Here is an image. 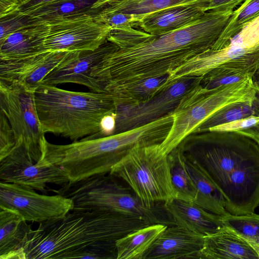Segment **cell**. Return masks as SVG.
Masks as SVG:
<instances>
[{
    "mask_svg": "<svg viewBox=\"0 0 259 259\" xmlns=\"http://www.w3.org/2000/svg\"><path fill=\"white\" fill-rule=\"evenodd\" d=\"M259 16V0H245L233 11L225 28L210 49L221 50L248 23Z\"/></svg>",
    "mask_w": 259,
    "mask_h": 259,
    "instance_id": "obj_29",
    "label": "cell"
},
{
    "mask_svg": "<svg viewBox=\"0 0 259 259\" xmlns=\"http://www.w3.org/2000/svg\"><path fill=\"white\" fill-rule=\"evenodd\" d=\"M259 69V47L244 48L228 45L219 50L209 49L187 61L168 74L166 84L170 87L182 77H203L205 87L220 79L233 76L244 77Z\"/></svg>",
    "mask_w": 259,
    "mask_h": 259,
    "instance_id": "obj_9",
    "label": "cell"
},
{
    "mask_svg": "<svg viewBox=\"0 0 259 259\" xmlns=\"http://www.w3.org/2000/svg\"><path fill=\"white\" fill-rule=\"evenodd\" d=\"M185 160L197 190L196 198L193 202L215 214L225 216L230 214L226 209L222 195L204 169L196 162L186 156Z\"/></svg>",
    "mask_w": 259,
    "mask_h": 259,
    "instance_id": "obj_24",
    "label": "cell"
},
{
    "mask_svg": "<svg viewBox=\"0 0 259 259\" xmlns=\"http://www.w3.org/2000/svg\"><path fill=\"white\" fill-rule=\"evenodd\" d=\"M71 52H47L21 59L0 61V80L35 92L44 78Z\"/></svg>",
    "mask_w": 259,
    "mask_h": 259,
    "instance_id": "obj_16",
    "label": "cell"
},
{
    "mask_svg": "<svg viewBox=\"0 0 259 259\" xmlns=\"http://www.w3.org/2000/svg\"><path fill=\"white\" fill-rule=\"evenodd\" d=\"M113 1L114 0H98L94 5L93 8L100 11L103 7Z\"/></svg>",
    "mask_w": 259,
    "mask_h": 259,
    "instance_id": "obj_42",
    "label": "cell"
},
{
    "mask_svg": "<svg viewBox=\"0 0 259 259\" xmlns=\"http://www.w3.org/2000/svg\"><path fill=\"white\" fill-rule=\"evenodd\" d=\"M168 78L166 75L118 84L106 89L105 92L111 96L115 107L138 104L151 100L168 88Z\"/></svg>",
    "mask_w": 259,
    "mask_h": 259,
    "instance_id": "obj_23",
    "label": "cell"
},
{
    "mask_svg": "<svg viewBox=\"0 0 259 259\" xmlns=\"http://www.w3.org/2000/svg\"><path fill=\"white\" fill-rule=\"evenodd\" d=\"M224 226L232 229L244 239L259 256V214L255 212L247 214L222 216Z\"/></svg>",
    "mask_w": 259,
    "mask_h": 259,
    "instance_id": "obj_30",
    "label": "cell"
},
{
    "mask_svg": "<svg viewBox=\"0 0 259 259\" xmlns=\"http://www.w3.org/2000/svg\"><path fill=\"white\" fill-rule=\"evenodd\" d=\"M25 185L0 181V207L38 223L62 218L74 209L73 200L60 194H40Z\"/></svg>",
    "mask_w": 259,
    "mask_h": 259,
    "instance_id": "obj_12",
    "label": "cell"
},
{
    "mask_svg": "<svg viewBox=\"0 0 259 259\" xmlns=\"http://www.w3.org/2000/svg\"><path fill=\"white\" fill-rule=\"evenodd\" d=\"M233 10L208 11L197 20L160 34L134 27L111 30L112 47L93 73L108 88L168 75L195 56L210 49L225 28Z\"/></svg>",
    "mask_w": 259,
    "mask_h": 259,
    "instance_id": "obj_1",
    "label": "cell"
},
{
    "mask_svg": "<svg viewBox=\"0 0 259 259\" xmlns=\"http://www.w3.org/2000/svg\"><path fill=\"white\" fill-rule=\"evenodd\" d=\"M207 5L195 4L166 9L145 16L136 27L151 34L166 33L200 18L207 12Z\"/></svg>",
    "mask_w": 259,
    "mask_h": 259,
    "instance_id": "obj_20",
    "label": "cell"
},
{
    "mask_svg": "<svg viewBox=\"0 0 259 259\" xmlns=\"http://www.w3.org/2000/svg\"><path fill=\"white\" fill-rule=\"evenodd\" d=\"M167 226L162 224L149 225L116 240L117 259H142L156 238Z\"/></svg>",
    "mask_w": 259,
    "mask_h": 259,
    "instance_id": "obj_27",
    "label": "cell"
},
{
    "mask_svg": "<svg viewBox=\"0 0 259 259\" xmlns=\"http://www.w3.org/2000/svg\"><path fill=\"white\" fill-rule=\"evenodd\" d=\"M258 123L259 115H251L213 126L208 132L238 131L251 127Z\"/></svg>",
    "mask_w": 259,
    "mask_h": 259,
    "instance_id": "obj_37",
    "label": "cell"
},
{
    "mask_svg": "<svg viewBox=\"0 0 259 259\" xmlns=\"http://www.w3.org/2000/svg\"><path fill=\"white\" fill-rule=\"evenodd\" d=\"M167 156L175 198L194 202L197 190L186 168L185 156L181 146L172 151Z\"/></svg>",
    "mask_w": 259,
    "mask_h": 259,
    "instance_id": "obj_28",
    "label": "cell"
},
{
    "mask_svg": "<svg viewBox=\"0 0 259 259\" xmlns=\"http://www.w3.org/2000/svg\"><path fill=\"white\" fill-rule=\"evenodd\" d=\"M0 108L14 131L16 144L23 143L31 158L39 162L45 134L38 119L34 92L0 80Z\"/></svg>",
    "mask_w": 259,
    "mask_h": 259,
    "instance_id": "obj_10",
    "label": "cell"
},
{
    "mask_svg": "<svg viewBox=\"0 0 259 259\" xmlns=\"http://www.w3.org/2000/svg\"><path fill=\"white\" fill-rule=\"evenodd\" d=\"M131 215L101 210H75L39 223L28 234L25 259L65 258L68 254L99 241H114L151 225Z\"/></svg>",
    "mask_w": 259,
    "mask_h": 259,
    "instance_id": "obj_3",
    "label": "cell"
},
{
    "mask_svg": "<svg viewBox=\"0 0 259 259\" xmlns=\"http://www.w3.org/2000/svg\"><path fill=\"white\" fill-rule=\"evenodd\" d=\"M254 104H240L217 112L202 122L194 133L206 132L219 124L255 115Z\"/></svg>",
    "mask_w": 259,
    "mask_h": 259,
    "instance_id": "obj_31",
    "label": "cell"
},
{
    "mask_svg": "<svg viewBox=\"0 0 259 259\" xmlns=\"http://www.w3.org/2000/svg\"><path fill=\"white\" fill-rule=\"evenodd\" d=\"M203 77L185 76L147 102L116 106L113 134L138 127L171 113L183 96L201 83Z\"/></svg>",
    "mask_w": 259,
    "mask_h": 259,
    "instance_id": "obj_13",
    "label": "cell"
},
{
    "mask_svg": "<svg viewBox=\"0 0 259 259\" xmlns=\"http://www.w3.org/2000/svg\"><path fill=\"white\" fill-rule=\"evenodd\" d=\"M95 17L100 22L110 26L111 30L135 28L140 21L135 15L120 13L103 15L98 12Z\"/></svg>",
    "mask_w": 259,
    "mask_h": 259,
    "instance_id": "obj_35",
    "label": "cell"
},
{
    "mask_svg": "<svg viewBox=\"0 0 259 259\" xmlns=\"http://www.w3.org/2000/svg\"><path fill=\"white\" fill-rule=\"evenodd\" d=\"M240 132L253 139L259 145V123L257 124Z\"/></svg>",
    "mask_w": 259,
    "mask_h": 259,
    "instance_id": "obj_41",
    "label": "cell"
},
{
    "mask_svg": "<svg viewBox=\"0 0 259 259\" xmlns=\"http://www.w3.org/2000/svg\"><path fill=\"white\" fill-rule=\"evenodd\" d=\"M46 23H38L0 40V61L21 59L44 52Z\"/></svg>",
    "mask_w": 259,
    "mask_h": 259,
    "instance_id": "obj_22",
    "label": "cell"
},
{
    "mask_svg": "<svg viewBox=\"0 0 259 259\" xmlns=\"http://www.w3.org/2000/svg\"><path fill=\"white\" fill-rule=\"evenodd\" d=\"M65 258L117 259L115 242H95L68 254Z\"/></svg>",
    "mask_w": 259,
    "mask_h": 259,
    "instance_id": "obj_32",
    "label": "cell"
},
{
    "mask_svg": "<svg viewBox=\"0 0 259 259\" xmlns=\"http://www.w3.org/2000/svg\"><path fill=\"white\" fill-rule=\"evenodd\" d=\"M31 226L17 212L0 207L1 259H25L23 249Z\"/></svg>",
    "mask_w": 259,
    "mask_h": 259,
    "instance_id": "obj_21",
    "label": "cell"
},
{
    "mask_svg": "<svg viewBox=\"0 0 259 259\" xmlns=\"http://www.w3.org/2000/svg\"><path fill=\"white\" fill-rule=\"evenodd\" d=\"M19 4V7L23 5L25 3L29 1L30 0H15Z\"/></svg>",
    "mask_w": 259,
    "mask_h": 259,
    "instance_id": "obj_43",
    "label": "cell"
},
{
    "mask_svg": "<svg viewBox=\"0 0 259 259\" xmlns=\"http://www.w3.org/2000/svg\"><path fill=\"white\" fill-rule=\"evenodd\" d=\"M97 1L54 0L22 14L29 16L36 22L44 23L85 14L96 15L99 10L93 7Z\"/></svg>",
    "mask_w": 259,
    "mask_h": 259,
    "instance_id": "obj_26",
    "label": "cell"
},
{
    "mask_svg": "<svg viewBox=\"0 0 259 259\" xmlns=\"http://www.w3.org/2000/svg\"><path fill=\"white\" fill-rule=\"evenodd\" d=\"M19 7V5L15 0H0V18L18 12Z\"/></svg>",
    "mask_w": 259,
    "mask_h": 259,
    "instance_id": "obj_39",
    "label": "cell"
},
{
    "mask_svg": "<svg viewBox=\"0 0 259 259\" xmlns=\"http://www.w3.org/2000/svg\"><path fill=\"white\" fill-rule=\"evenodd\" d=\"M254 74L240 80L206 89L201 83L191 88L172 112L173 122L160 151L168 155L177 148L205 120L218 112L240 104H254L258 89Z\"/></svg>",
    "mask_w": 259,
    "mask_h": 259,
    "instance_id": "obj_6",
    "label": "cell"
},
{
    "mask_svg": "<svg viewBox=\"0 0 259 259\" xmlns=\"http://www.w3.org/2000/svg\"><path fill=\"white\" fill-rule=\"evenodd\" d=\"M164 207L176 225L204 236L217 232L224 226L222 216L193 202L174 198L164 202Z\"/></svg>",
    "mask_w": 259,
    "mask_h": 259,
    "instance_id": "obj_18",
    "label": "cell"
},
{
    "mask_svg": "<svg viewBox=\"0 0 259 259\" xmlns=\"http://www.w3.org/2000/svg\"><path fill=\"white\" fill-rule=\"evenodd\" d=\"M164 130L155 120L136 128L94 139L83 138L68 144L58 145L45 138L41 145V157L37 163L60 167L69 182L80 181L96 175L109 174L135 145L158 143Z\"/></svg>",
    "mask_w": 259,
    "mask_h": 259,
    "instance_id": "obj_4",
    "label": "cell"
},
{
    "mask_svg": "<svg viewBox=\"0 0 259 259\" xmlns=\"http://www.w3.org/2000/svg\"><path fill=\"white\" fill-rule=\"evenodd\" d=\"M43 132L76 141L100 132L101 122L115 114L111 96L105 92L70 91L41 84L34 92Z\"/></svg>",
    "mask_w": 259,
    "mask_h": 259,
    "instance_id": "obj_5",
    "label": "cell"
},
{
    "mask_svg": "<svg viewBox=\"0 0 259 259\" xmlns=\"http://www.w3.org/2000/svg\"><path fill=\"white\" fill-rule=\"evenodd\" d=\"M245 0H209L207 11H225L233 10Z\"/></svg>",
    "mask_w": 259,
    "mask_h": 259,
    "instance_id": "obj_38",
    "label": "cell"
},
{
    "mask_svg": "<svg viewBox=\"0 0 259 259\" xmlns=\"http://www.w3.org/2000/svg\"><path fill=\"white\" fill-rule=\"evenodd\" d=\"M15 144L14 131L5 115L0 111V160L10 153Z\"/></svg>",
    "mask_w": 259,
    "mask_h": 259,
    "instance_id": "obj_36",
    "label": "cell"
},
{
    "mask_svg": "<svg viewBox=\"0 0 259 259\" xmlns=\"http://www.w3.org/2000/svg\"><path fill=\"white\" fill-rule=\"evenodd\" d=\"M159 144L135 145L109 173L126 182L149 207L175 197L168 156L161 153Z\"/></svg>",
    "mask_w": 259,
    "mask_h": 259,
    "instance_id": "obj_8",
    "label": "cell"
},
{
    "mask_svg": "<svg viewBox=\"0 0 259 259\" xmlns=\"http://www.w3.org/2000/svg\"><path fill=\"white\" fill-rule=\"evenodd\" d=\"M0 180L28 186L42 192L48 191V184L62 186L69 182L60 167L36 163L23 143L16 144L10 153L0 160Z\"/></svg>",
    "mask_w": 259,
    "mask_h": 259,
    "instance_id": "obj_14",
    "label": "cell"
},
{
    "mask_svg": "<svg viewBox=\"0 0 259 259\" xmlns=\"http://www.w3.org/2000/svg\"><path fill=\"white\" fill-rule=\"evenodd\" d=\"M204 237L176 225L167 226L156 238L142 259H199Z\"/></svg>",
    "mask_w": 259,
    "mask_h": 259,
    "instance_id": "obj_17",
    "label": "cell"
},
{
    "mask_svg": "<svg viewBox=\"0 0 259 259\" xmlns=\"http://www.w3.org/2000/svg\"><path fill=\"white\" fill-rule=\"evenodd\" d=\"M54 0H30L19 7V11L24 13L48 4Z\"/></svg>",
    "mask_w": 259,
    "mask_h": 259,
    "instance_id": "obj_40",
    "label": "cell"
},
{
    "mask_svg": "<svg viewBox=\"0 0 259 259\" xmlns=\"http://www.w3.org/2000/svg\"><path fill=\"white\" fill-rule=\"evenodd\" d=\"M181 146L222 195L228 212L243 215L259 206V145L237 131L209 132Z\"/></svg>",
    "mask_w": 259,
    "mask_h": 259,
    "instance_id": "obj_2",
    "label": "cell"
},
{
    "mask_svg": "<svg viewBox=\"0 0 259 259\" xmlns=\"http://www.w3.org/2000/svg\"><path fill=\"white\" fill-rule=\"evenodd\" d=\"M96 15L85 14L47 23L44 52L98 49L107 41L111 28L98 20Z\"/></svg>",
    "mask_w": 259,
    "mask_h": 259,
    "instance_id": "obj_11",
    "label": "cell"
},
{
    "mask_svg": "<svg viewBox=\"0 0 259 259\" xmlns=\"http://www.w3.org/2000/svg\"><path fill=\"white\" fill-rule=\"evenodd\" d=\"M116 178L110 174L96 175L69 182L53 192L71 199L75 210L108 211L139 217L152 224L169 223L160 214L156 205H145L130 187L123 186Z\"/></svg>",
    "mask_w": 259,
    "mask_h": 259,
    "instance_id": "obj_7",
    "label": "cell"
},
{
    "mask_svg": "<svg viewBox=\"0 0 259 259\" xmlns=\"http://www.w3.org/2000/svg\"><path fill=\"white\" fill-rule=\"evenodd\" d=\"M38 23L29 16L22 14L19 11L9 16L1 18L0 40L16 31L31 27Z\"/></svg>",
    "mask_w": 259,
    "mask_h": 259,
    "instance_id": "obj_33",
    "label": "cell"
},
{
    "mask_svg": "<svg viewBox=\"0 0 259 259\" xmlns=\"http://www.w3.org/2000/svg\"><path fill=\"white\" fill-rule=\"evenodd\" d=\"M209 0H114L98 13L106 15L124 13L136 15L140 20L151 13L175 7L195 4L208 5Z\"/></svg>",
    "mask_w": 259,
    "mask_h": 259,
    "instance_id": "obj_25",
    "label": "cell"
},
{
    "mask_svg": "<svg viewBox=\"0 0 259 259\" xmlns=\"http://www.w3.org/2000/svg\"><path fill=\"white\" fill-rule=\"evenodd\" d=\"M259 259L252 247L231 228L224 226L204 237L199 259Z\"/></svg>",
    "mask_w": 259,
    "mask_h": 259,
    "instance_id": "obj_19",
    "label": "cell"
},
{
    "mask_svg": "<svg viewBox=\"0 0 259 259\" xmlns=\"http://www.w3.org/2000/svg\"><path fill=\"white\" fill-rule=\"evenodd\" d=\"M228 45L248 49L259 47V16L246 24Z\"/></svg>",
    "mask_w": 259,
    "mask_h": 259,
    "instance_id": "obj_34",
    "label": "cell"
},
{
    "mask_svg": "<svg viewBox=\"0 0 259 259\" xmlns=\"http://www.w3.org/2000/svg\"><path fill=\"white\" fill-rule=\"evenodd\" d=\"M111 47V42L107 40L95 50L72 52L44 78L41 84L73 83L85 86L92 92H104L94 78L93 72Z\"/></svg>",
    "mask_w": 259,
    "mask_h": 259,
    "instance_id": "obj_15",
    "label": "cell"
}]
</instances>
